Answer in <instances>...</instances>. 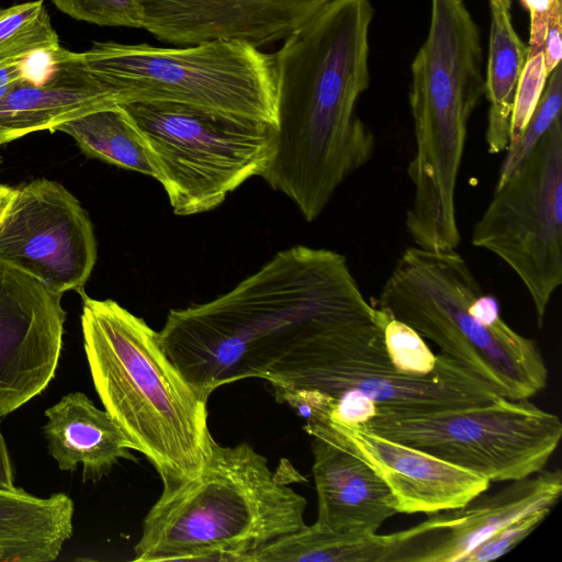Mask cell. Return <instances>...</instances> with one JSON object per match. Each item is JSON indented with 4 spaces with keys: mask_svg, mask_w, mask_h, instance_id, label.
<instances>
[{
    "mask_svg": "<svg viewBox=\"0 0 562 562\" xmlns=\"http://www.w3.org/2000/svg\"><path fill=\"white\" fill-rule=\"evenodd\" d=\"M0 165H1V157H0Z\"/></svg>",
    "mask_w": 562,
    "mask_h": 562,
    "instance_id": "cell-35",
    "label": "cell"
},
{
    "mask_svg": "<svg viewBox=\"0 0 562 562\" xmlns=\"http://www.w3.org/2000/svg\"><path fill=\"white\" fill-rule=\"evenodd\" d=\"M123 105L154 154L176 215L216 209L261 177L277 149V126L267 122L171 102Z\"/></svg>",
    "mask_w": 562,
    "mask_h": 562,
    "instance_id": "cell-8",
    "label": "cell"
},
{
    "mask_svg": "<svg viewBox=\"0 0 562 562\" xmlns=\"http://www.w3.org/2000/svg\"><path fill=\"white\" fill-rule=\"evenodd\" d=\"M548 78L542 52L528 57L515 93L509 145L524 131L546 88Z\"/></svg>",
    "mask_w": 562,
    "mask_h": 562,
    "instance_id": "cell-27",
    "label": "cell"
},
{
    "mask_svg": "<svg viewBox=\"0 0 562 562\" xmlns=\"http://www.w3.org/2000/svg\"><path fill=\"white\" fill-rule=\"evenodd\" d=\"M383 336L386 352L401 372L427 374L436 367L438 355L429 349L423 337L385 311Z\"/></svg>",
    "mask_w": 562,
    "mask_h": 562,
    "instance_id": "cell-25",
    "label": "cell"
},
{
    "mask_svg": "<svg viewBox=\"0 0 562 562\" xmlns=\"http://www.w3.org/2000/svg\"><path fill=\"white\" fill-rule=\"evenodd\" d=\"M306 499L246 442L215 440L202 471L160 497L145 516L134 561L247 562L257 550L296 532Z\"/></svg>",
    "mask_w": 562,
    "mask_h": 562,
    "instance_id": "cell-5",
    "label": "cell"
},
{
    "mask_svg": "<svg viewBox=\"0 0 562 562\" xmlns=\"http://www.w3.org/2000/svg\"><path fill=\"white\" fill-rule=\"evenodd\" d=\"M60 47L43 0L0 9V61L26 59Z\"/></svg>",
    "mask_w": 562,
    "mask_h": 562,
    "instance_id": "cell-23",
    "label": "cell"
},
{
    "mask_svg": "<svg viewBox=\"0 0 562 562\" xmlns=\"http://www.w3.org/2000/svg\"><path fill=\"white\" fill-rule=\"evenodd\" d=\"M530 15L528 57L542 52L549 13L554 0H520Z\"/></svg>",
    "mask_w": 562,
    "mask_h": 562,
    "instance_id": "cell-30",
    "label": "cell"
},
{
    "mask_svg": "<svg viewBox=\"0 0 562 562\" xmlns=\"http://www.w3.org/2000/svg\"><path fill=\"white\" fill-rule=\"evenodd\" d=\"M551 510L541 508L509 522L473 549L463 562H488L505 555L541 525Z\"/></svg>",
    "mask_w": 562,
    "mask_h": 562,
    "instance_id": "cell-28",
    "label": "cell"
},
{
    "mask_svg": "<svg viewBox=\"0 0 562 562\" xmlns=\"http://www.w3.org/2000/svg\"><path fill=\"white\" fill-rule=\"evenodd\" d=\"M83 347L104 409L170 493L212 453L207 401L166 353L159 331L117 302L83 296Z\"/></svg>",
    "mask_w": 562,
    "mask_h": 562,
    "instance_id": "cell-3",
    "label": "cell"
},
{
    "mask_svg": "<svg viewBox=\"0 0 562 562\" xmlns=\"http://www.w3.org/2000/svg\"><path fill=\"white\" fill-rule=\"evenodd\" d=\"M25 81L32 82L27 58L0 61V98Z\"/></svg>",
    "mask_w": 562,
    "mask_h": 562,
    "instance_id": "cell-31",
    "label": "cell"
},
{
    "mask_svg": "<svg viewBox=\"0 0 562 562\" xmlns=\"http://www.w3.org/2000/svg\"><path fill=\"white\" fill-rule=\"evenodd\" d=\"M97 256L92 222L69 190L46 178L16 188L0 221V260L57 293L76 291L83 297Z\"/></svg>",
    "mask_w": 562,
    "mask_h": 562,
    "instance_id": "cell-11",
    "label": "cell"
},
{
    "mask_svg": "<svg viewBox=\"0 0 562 562\" xmlns=\"http://www.w3.org/2000/svg\"><path fill=\"white\" fill-rule=\"evenodd\" d=\"M81 63L115 89L122 104L171 102L277 126L274 54L236 40L179 47L94 42Z\"/></svg>",
    "mask_w": 562,
    "mask_h": 562,
    "instance_id": "cell-7",
    "label": "cell"
},
{
    "mask_svg": "<svg viewBox=\"0 0 562 562\" xmlns=\"http://www.w3.org/2000/svg\"><path fill=\"white\" fill-rule=\"evenodd\" d=\"M45 416L48 453L63 471L72 472L81 463L83 482L100 481L121 459L135 460V447L117 423L82 392L64 395Z\"/></svg>",
    "mask_w": 562,
    "mask_h": 562,
    "instance_id": "cell-18",
    "label": "cell"
},
{
    "mask_svg": "<svg viewBox=\"0 0 562 562\" xmlns=\"http://www.w3.org/2000/svg\"><path fill=\"white\" fill-rule=\"evenodd\" d=\"M333 0H139L156 40L187 46L236 40L262 47L285 40Z\"/></svg>",
    "mask_w": 562,
    "mask_h": 562,
    "instance_id": "cell-15",
    "label": "cell"
},
{
    "mask_svg": "<svg viewBox=\"0 0 562 562\" xmlns=\"http://www.w3.org/2000/svg\"><path fill=\"white\" fill-rule=\"evenodd\" d=\"M490 4L501 5L507 10H510L514 0H488Z\"/></svg>",
    "mask_w": 562,
    "mask_h": 562,
    "instance_id": "cell-34",
    "label": "cell"
},
{
    "mask_svg": "<svg viewBox=\"0 0 562 562\" xmlns=\"http://www.w3.org/2000/svg\"><path fill=\"white\" fill-rule=\"evenodd\" d=\"M491 23L487 48L485 94L490 106L485 143L496 155L510 142L512 113L517 85L528 58V47L516 33L509 10L490 4Z\"/></svg>",
    "mask_w": 562,
    "mask_h": 562,
    "instance_id": "cell-20",
    "label": "cell"
},
{
    "mask_svg": "<svg viewBox=\"0 0 562 562\" xmlns=\"http://www.w3.org/2000/svg\"><path fill=\"white\" fill-rule=\"evenodd\" d=\"M57 131L70 135L86 156L158 181L154 154L123 104L87 113Z\"/></svg>",
    "mask_w": 562,
    "mask_h": 562,
    "instance_id": "cell-21",
    "label": "cell"
},
{
    "mask_svg": "<svg viewBox=\"0 0 562 562\" xmlns=\"http://www.w3.org/2000/svg\"><path fill=\"white\" fill-rule=\"evenodd\" d=\"M14 487L16 486L14 485L12 463L0 431V488L12 490Z\"/></svg>",
    "mask_w": 562,
    "mask_h": 562,
    "instance_id": "cell-32",
    "label": "cell"
},
{
    "mask_svg": "<svg viewBox=\"0 0 562 562\" xmlns=\"http://www.w3.org/2000/svg\"><path fill=\"white\" fill-rule=\"evenodd\" d=\"M312 453L317 528L344 535H371L398 514L391 491L363 460L316 437H312Z\"/></svg>",
    "mask_w": 562,
    "mask_h": 562,
    "instance_id": "cell-17",
    "label": "cell"
},
{
    "mask_svg": "<svg viewBox=\"0 0 562 562\" xmlns=\"http://www.w3.org/2000/svg\"><path fill=\"white\" fill-rule=\"evenodd\" d=\"M527 289L541 327L562 283V122L559 117L501 183L471 234Z\"/></svg>",
    "mask_w": 562,
    "mask_h": 562,
    "instance_id": "cell-10",
    "label": "cell"
},
{
    "mask_svg": "<svg viewBox=\"0 0 562 562\" xmlns=\"http://www.w3.org/2000/svg\"><path fill=\"white\" fill-rule=\"evenodd\" d=\"M70 18L100 26L140 29L144 11L139 0H50Z\"/></svg>",
    "mask_w": 562,
    "mask_h": 562,
    "instance_id": "cell-26",
    "label": "cell"
},
{
    "mask_svg": "<svg viewBox=\"0 0 562 562\" xmlns=\"http://www.w3.org/2000/svg\"><path fill=\"white\" fill-rule=\"evenodd\" d=\"M389 535H344L314 524L252 553L247 562H385Z\"/></svg>",
    "mask_w": 562,
    "mask_h": 562,
    "instance_id": "cell-22",
    "label": "cell"
},
{
    "mask_svg": "<svg viewBox=\"0 0 562 562\" xmlns=\"http://www.w3.org/2000/svg\"><path fill=\"white\" fill-rule=\"evenodd\" d=\"M509 483L495 494L481 493L464 505L428 514L424 521L389 533L385 562H463L509 522L552 509L562 493V472L543 469Z\"/></svg>",
    "mask_w": 562,
    "mask_h": 562,
    "instance_id": "cell-13",
    "label": "cell"
},
{
    "mask_svg": "<svg viewBox=\"0 0 562 562\" xmlns=\"http://www.w3.org/2000/svg\"><path fill=\"white\" fill-rule=\"evenodd\" d=\"M374 313L344 255L297 245L228 292L170 310L159 336L176 368L209 400L249 378L272 389L299 385L336 326Z\"/></svg>",
    "mask_w": 562,
    "mask_h": 562,
    "instance_id": "cell-1",
    "label": "cell"
},
{
    "mask_svg": "<svg viewBox=\"0 0 562 562\" xmlns=\"http://www.w3.org/2000/svg\"><path fill=\"white\" fill-rule=\"evenodd\" d=\"M63 294L0 260V418L41 394L63 349Z\"/></svg>",
    "mask_w": 562,
    "mask_h": 562,
    "instance_id": "cell-12",
    "label": "cell"
},
{
    "mask_svg": "<svg viewBox=\"0 0 562 562\" xmlns=\"http://www.w3.org/2000/svg\"><path fill=\"white\" fill-rule=\"evenodd\" d=\"M492 482L542 471L562 437L558 415L528 398L496 400L431 414H375L362 425Z\"/></svg>",
    "mask_w": 562,
    "mask_h": 562,
    "instance_id": "cell-9",
    "label": "cell"
},
{
    "mask_svg": "<svg viewBox=\"0 0 562 562\" xmlns=\"http://www.w3.org/2000/svg\"><path fill=\"white\" fill-rule=\"evenodd\" d=\"M415 150L405 226L415 246L457 249L456 189L472 113L485 94L479 26L465 0H431L427 36L411 65Z\"/></svg>",
    "mask_w": 562,
    "mask_h": 562,
    "instance_id": "cell-4",
    "label": "cell"
},
{
    "mask_svg": "<svg viewBox=\"0 0 562 562\" xmlns=\"http://www.w3.org/2000/svg\"><path fill=\"white\" fill-rule=\"evenodd\" d=\"M562 68L558 65L550 74L546 88L519 137L510 144L499 168L496 183L503 182L535 148L542 136L561 117Z\"/></svg>",
    "mask_w": 562,
    "mask_h": 562,
    "instance_id": "cell-24",
    "label": "cell"
},
{
    "mask_svg": "<svg viewBox=\"0 0 562 562\" xmlns=\"http://www.w3.org/2000/svg\"><path fill=\"white\" fill-rule=\"evenodd\" d=\"M16 188L0 182V221L7 212Z\"/></svg>",
    "mask_w": 562,
    "mask_h": 562,
    "instance_id": "cell-33",
    "label": "cell"
},
{
    "mask_svg": "<svg viewBox=\"0 0 562 562\" xmlns=\"http://www.w3.org/2000/svg\"><path fill=\"white\" fill-rule=\"evenodd\" d=\"M429 339L510 400L546 389L548 369L536 340L502 318L467 260L456 250L405 248L375 305Z\"/></svg>",
    "mask_w": 562,
    "mask_h": 562,
    "instance_id": "cell-6",
    "label": "cell"
},
{
    "mask_svg": "<svg viewBox=\"0 0 562 562\" xmlns=\"http://www.w3.org/2000/svg\"><path fill=\"white\" fill-rule=\"evenodd\" d=\"M304 430L369 464L391 491L398 513L428 515L459 507L491 484L479 474L362 426L327 423Z\"/></svg>",
    "mask_w": 562,
    "mask_h": 562,
    "instance_id": "cell-14",
    "label": "cell"
},
{
    "mask_svg": "<svg viewBox=\"0 0 562 562\" xmlns=\"http://www.w3.org/2000/svg\"><path fill=\"white\" fill-rule=\"evenodd\" d=\"M544 66L548 75L561 64L562 56V0H554L547 23L542 48Z\"/></svg>",
    "mask_w": 562,
    "mask_h": 562,
    "instance_id": "cell-29",
    "label": "cell"
},
{
    "mask_svg": "<svg viewBox=\"0 0 562 562\" xmlns=\"http://www.w3.org/2000/svg\"><path fill=\"white\" fill-rule=\"evenodd\" d=\"M74 502L0 488V562H52L72 536Z\"/></svg>",
    "mask_w": 562,
    "mask_h": 562,
    "instance_id": "cell-19",
    "label": "cell"
},
{
    "mask_svg": "<svg viewBox=\"0 0 562 562\" xmlns=\"http://www.w3.org/2000/svg\"><path fill=\"white\" fill-rule=\"evenodd\" d=\"M41 83L25 81L0 98V146L38 131L57 128L87 113L122 104L119 92L93 75L78 53L60 47Z\"/></svg>",
    "mask_w": 562,
    "mask_h": 562,
    "instance_id": "cell-16",
    "label": "cell"
},
{
    "mask_svg": "<svg viewBox=\"0 0 562 562\" xmlns=\"http://www.w3.org/2000/svg\"><path fill=\"white\" fill-rule=\"evenodd\" d=\"M370 0H333L273 53L277 149L261 176L306 222L372 158L376 139L356 108L370 85Z\"/></svg>",
    "mask_w": 562,
    "mask_h": 562,
    "instance_id": "cell-2",
    "label": "cell"
}]
</instances>
